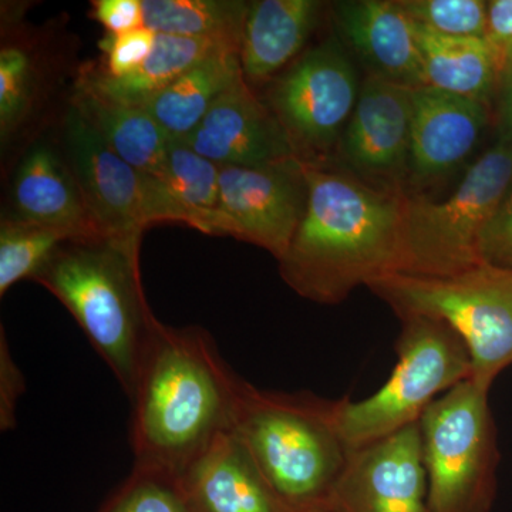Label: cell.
<instances>
[{"instance_id":"1f68e13d","label":"cell","mask_w":512,"mask_h":512,"mask_svg":"<svg viewBox=\"0 0 512 512\" xmlns=\"http://www.w3.org/2000/svg\"><path fill=\"white\" fill-rule=\"evenodd\" d=\"M481 264L512 272V190L485 225L478 242Z\"/></svg>"},{"instance_id":"30bf717a","label":"cell","mask_w":512,"mask_h":512,"mask_svg":"<svg viewBox=\"0 0 512 512\" xmlns=\"http://www.w3.org/2000/svg\"><path fill=\"white\" fill-rule=\"evenodd\" d=\"M359 92L345 49L329 39L276 79L266 104L285 127L299 158L322 163L348 126Z\"/></svg>"},{"instance_id":"5b68a950","label":"cell","mask_w":512,"mask_h":512,"mask_svg":"<svg viewBox=\"0 0 512 512\" xmlns=\"http://www.w3.org/2000/svg\"><path fill=\"white\" fill-rule=\"evenodd\" d=\"M511 190L512 137L501 134L447 200L404 192L397 274L446 278L481 265V234Z\"/></svg>"},{"instance_id":"d590c367","label":"cell","mask_w":512,"mask_h":512,"mask_svg":"<svg viewBox=\"0 0 512 512\" xmlns=\"http://www.w3.org/2000/svg\"><path fill=\"white\" fill-rule=\"evenodd\" d=\"M301 512H340L339 508L333 504V501L330 500L328 503H323L320 505H316V507L308 508V510H303Z\"/></svg>"},{"instance_id":"9c48e42d","label":"cell","mask_w":512,"mask_h":512,"mask_svg":"<svg viewBox=\"0 0 512 512\" xmlns=\"http://www.w3.org/2000/svg\"><path fill=\"white\" fill-rule=\"evenodd\" d=\"M64 140L70 167L101 234L143 237L156 224H185L160 178L114 153L73 106L64 117Z\"/></svg>"},{"instance_id":"9a60e30c","label":"cell","mask_w":512,"mask_h":512,"mask_svg":"<svg viewBox=\"0 0 512 512\" xmlns=\"http://www.w3.org/2000/svg\"><path fill=\"white\" fill-rule=\"evenodd\" d=\"M346 43L375 76L410 89L427 86L416 26L394 0H346L333 5Z\"/></svg>"},{"instance_id":"6da1fadb","label":"cell","mask_w":512,"mask_h":512,"mask_svg":"<svg viewBox=\"0 0 512 512\" xmlns=\"http://www.w3.org/2000/svg\"><path fill=\"white\" fill-rule=\"evenodd\" d=\"M242 383L210 332L157 320L130 399L134 464L181 478L234 431Z\"/></svg>"},{"instance_id":"7c38bea8","label":"cell","mask_w":512,"mask_h":512,"mask_svg":"<svg viewBox=\"0 0 512 512\" xmlns=\"http://www.w3.org/2000/svg\"><path fill=\"white\" fill-rule=\"evenodd\" d=\"M332 501L340 512H431L420 424L353 450Z\"/></svg>"},{"instance_id":"277c9868","label":"cell","mask_w":512,"mask_h":512,"mask_svg":"<svg viewBox=\"0 0 512 512\" xmlns=\"http://www.w3.org/2000/svg\"><path fill=\"white\" fill-rule=\"evenodd\" d=\"M234 433L293 512L332 500L352 453L340 436L335 402L264 392L245 380Z\"/></svg>"},{"instance_id":"4fadbf2b","label":"cell","mask_w":512,"mask_h":512,"mask_svg":"<svg viewBox=\"0 0 512 512\" xmlns=\"http://www.w3.org/2000/svg\"><path fill=\"white\" fill-rule=\"evenodd\" d=\"M183 141L221 167H254L299 157L281 121L245 79L229 87Z\"/></svg>"},{"instance_id":"603a6c76","label":"cell","mask_w":512,"mask_h":512,"mask_svg":"<svg viewBox=\"0 0 512 512\" xmlns=\"http://www.w3.org/2000/svg\"><path fill=\"white\" fill-rule=\"evenodd\" d=\"M414 26L427 86L488 103L498 79L483 37L444 36L416 23Z\"/></svg>"},{"instance_id":"e0dca14e","label":"cell","mask_w":512,"mask_h":512,"mask_svg":"<svg viewBox=\"0 0 512 512\" xmlns=\"http://www.w3.org/2000/svg\"><path fill=\"white\" fill-rule=\"evenodd\" d=\"M180 480L192 512H293L234 431L222 434Z\"/></svg>"},{"instance_id":"4dcf8cb0","label":"cell","mask_w":512,"mask_h":512,"mask_svg":"<svg viewBox=\"0 0 512 512\" xmlns=\"http://www.w3.org/2000/svg\"><path fill=\"white\" fill-rule=\"evenodd\" d=\"M484 40L493 55L501 89L512 77V0L488 2Z\"/></svg>"},{"instance_id":"83f0119b","label":"cell","mask_w":512,"mask_h":512,"mask_svg":"<svg viewBox=\"0 0 512 512\" xmlns=\"http://www.w3.org/2000/svg\"><path fill=\"white\" fill-rule=\"evenodd\" d=\"M36 67L29 50L18 45L0 50V134L6 143L28 119L36 94Z\"/></svg>"},{"instance_id":"5bb4252c","label":"cell","mask_w":512,"mask_h":512,"mask_svg":"<svg viewBox=\"0 0 512 512\" xmlns=\"http://www.w3.org/2000/svg\"><path fill=\"white\" fill-rule=\"evenodd\" d=\"M413 90L369 74L360 86L340 151L356 173L394 178L409 164Z\"/></svg>"},{"instance_id":"8fae6325","label":"cell","mask_w":512,"mask_h":512,"mask_svg":"<svg viewBox=\"0 0 512 512\" xmlns=\"http://www.w3.org/2000/svg\"><path fill=\"white\" fill-rule=\"evenodd\" d=\"M308 204L299 157L254 167H221L218 235L284 256Z\"/></svg>"},{"instance_id":"e575fe53","label":"cell","mask_w":512,"mask_h":512,"mask_svg":"<svg viewBox=\"0 0 512 512\" xmlns=\"http://www.w3.org/2000/svg\"><path fill=\"white\" fill-rule=\"evenodd\" d=\"M501 121L503 134L512 137V77L501 87Z\"/></svg>"},{"instance_id":"8992f818","label":"cell","mask_w":512,"mask_h":512,"mask_svg":"<svg viewBox=\"0 0 512 512\" xmlns=\"http://www.w3.org/2000/svg\"><path fill=\"white\" fill-rule=\"evenodd\" d=\"M397 363L377 392L353 402L336 400V424L350 451L419 423L431 404L471 377L466 345L447 325L427 316H403Z\"/></svg>"},{"instance_id":"44dd1931","label":"cell","mask_w":512,"mask_h":512,"mask_svg":"<svg viewBox=\"0 0 512 512\" xmlns=\"http://www.w3.org/2000/svg\"><path fill=\"white\" fill-rule=\"evenodd\" d=\"M242 79L239 52L215 53L143 107L171 140H183L207 116L215 101Z\"/></svg>"},{"instance_id":"7a4b0ae2","label":"cell","mask_w":512,"mask_h":512,"mask_svg":"<svg viewBox=\"0 0 512 512\" xmlns=\"http://www.w3.org/2000/svg\"><path fill=\"white\" fill-rule=\"evenodd\" d=\"M308 204L279 259L289 288L338 305L359 286L397 274L402 254V188H376L322 163L303 161Z\"/></svg>"},{"instance_id":"d6a6232c","label":"cell","mask_w":512,"mask_h":512,"mask_svg":"<svg viewBox=\"0 0 512 512\" xmlns=\"http://www.w3.org/2000/svg\"><path fill=\"white\" fill-rule=\"evenodd\" d=\"M25 377L10 353L5 329H0V430L10 431L18 424L16 412L25 393Z\"/></svg>"},{"instance_id":"ba28073f","label":"cell","mask_w":512,"mask_h":512,"mask_svg":"<svg viewBox=\"0 0 512 512\" xmlns=\"http://www.w3.org/2000/svg\"><path fill=\"white\" fill-rule=\"evenodd\" d=\"M488 392L464 380L431 404L419 421L431 512L491 510L498 447Z\"/></svg>"},{"instance_id":"3957f363","label":"cell","mask_w":512,"mask_h":512,"mask_svg":"<svg viewBox=\"0 0 512 512\" xmlns=\"http://www.w3.org/2000/svg\"><path fill=\"white\" fill-rule=\"evenodd\" d=\"M141 241L113 235L72 239L32 279L72 313L128 399L158 320L141 281Z\"/></svg>"},{"instance_id":"ac0fdd59","label":"cell","mask_w":512,"mask_h":512,"mask_svg":"<svg viewBox=\"0 0 512 512\" xmlns=\"http://www.w3.org/2000/svg\"><path fill=\"white\" fill-rule=\"evenodd\" d=\"M12 200L16 220L64 229L76 238L103 235L87 210L72 167L49 144H36L20 161Z\"/></svg>"},{"instance_id":"d6986e66","label":"cell","mask_w":512,"mask_h":512,"mask_svg":"<svg viewBox=\"0 0 512 512\" xmlns=\"http://www.w3.org/2000/svg\"><path fill=\"white\" fill-rule=\"evenodd\" d=\"M318 0H258L249 3L241 43L245 80L264 82L301 53L318 23Z\"/></svg>"},{"instance_id":"ffe728a7","label":"cell","mask_w":512,"mask_h":512,"mask_svg":"<svg viewBox=\"0 0 512 512\" xmlns=\"http://www.w3.org/2000/svg\"><path fill=\"white\" fill-rule=\"evenodd\" d=\"M72 106L124 161L144 173L158 174L171 138L144 107L111 100L80 82Z\"/></svg>"},{"instance_id":"52a82bcc","label":"cell","mask_w":512,"mask_h":512,"mask_svg":"<svg viewBox=\"0 0 512 512\" xmlns=\"http://www.w3.org/2000/svg\"><path fill=\"white\" fill-rule=\"evenodd\" d=\"M409 315L440 320L463 340L471 360L470 379L490 389L512 365V272L481 264L446 278L392 274L367 286Z\"/></svg>"},{"instance_id":"484cf974","label":"cell","mask_w":512,"mask_h":512,"mask_svg":"<svg viewBox=\"0 0 512 512\" xmlns=\"http://www.w3.org/2000/svg\"><path fill=\"white\" fill-rule=\"evenodd\" d=\"M79 239L64 229L6 218L0 224V296L33 279L64 242Z\"/></svg>"},{"instance_id":"cb8c5ba5","label":"cell","mask_w":512,"mask_h":512,"mask_svg":"<svg viewBox=\"0 0 512 512\" xmlns=\"http://www.w3.org/2000/svg\"><path fill=\"white\" fill-rule=\"evenodd\" d=\"M144 26L164 35L208 40L241 53L249 3L241 0H143Z\"/></svg>"},{"instance_id":"2e32d148","label":"cell","mask_w":512,"mask_h":512,"mask_svg":"<svg viewBox=\"0 0 512 512\" xmlns=\"http://www.w3.org/2000/svg\"><path fill=\"white\" fill-rule=\"evenodd\" d=\"M488 121L487 103L424 86L413 90L409 167L429 180L470 156Z\"/></svg>"},{"instance_id":"7402d4cb","label":"cell","mask_w":512,"mask_h":512,"mask_svg":"<svg viewBox=\"0 0 512 512\" xmlns=\"http://www.w3.org/2000/svg\"><path fill=\"white\" fill-rule=\"evenodd\" d=\"M239 52L231 47L191 39V37L157 33L150 56L140 69L124 77H110L101 72H86L80 83L119 103L143 107L178 77L215 53Z\"/></svg>"},{"instance_id":"d4e9b609","label":"cell","mask_w":512,"mask_h":512,"mask_svg":"<svg viewBox=\"0 0 512 512\" xmlns=\"http://www.w3.org/2000/svg\"><path fill=\"white\" fill-rule=\"evenodd\" d=\"M221 165L202 157L183 140H171L156 177L173 198L185 225L205 235H218Z\"/></svg>"},{"instance_id":"836d02e7","label":"cell","mask_w":512,"mask_h":512,"mask_svg":"<svg viewBox=\"0 0 512 512\" xmlns=\"http://www.w3.org/2000/svg\"><path fill=\"white\" fill-rule=\"evenodd\" d=\"M92 16L107 33L121 35L143 28V0H96L92 3Z\"/></svg>"},{"instance_id":"f546056e","label":"cell","mask_w":512,"mask_h":512,"mask_svg":"<svg viewBox=\"0 0 512 512\" xmlns=\"http://www.w3.org/2000/svg\"><path fill=\"white\" fill-rule=\"evenodd\" d=\"M156 37L157 33L146 26L121 35L107 33L99 43L104 55V70L101 73L110 77H124L136 72L150 56Z\"/></svg>"},{"instance_id":"f1b7e54d","label":"cell","mask_w":512,"mask_h":512,"mask_svg":"<svg viewBox=\"0 0 512 512\" xmlns=\"http://www.w3.org/2000/svg\"><path fill=\"white\" fill-rule=\"evenodd\" d=\"M416 25L451 37H483L488 2L484 0H399Z\"/></svg>"},{"instance_id":"4316f807","label":"cell","mask_w":512,"mask_h":512,"mask_svg":"<svg viewBox=\"0 0 512 512\" xmlns=\"http://www.w3.org/2000/svg\"><path fill=\"white\" fill-rule=\"evenodd\" d=\"M99 512H192L180 477L134 464Z\"/></svg>"}]
</instances>
